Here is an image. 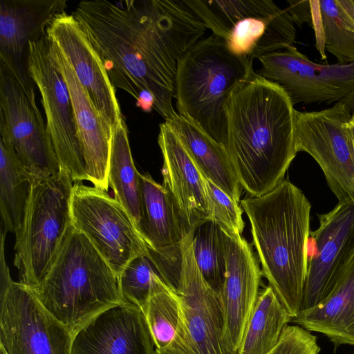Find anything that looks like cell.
<instances>
[{
  "label": "cell",
  "mask_w": 354,
  "mask_h": 354,
  "mask_svg": "<svg viewBox=\"0 0 354 354\" xmlns=\"http://www.w3.org/2000/svg\"><path fill=\"white\" fill-rule=\"evenodd\" d=\"M72 15L115 89L165 121L178 115L172 100L178 64L207 29L183 0L83 1Z\"/></svg>",
  "instance_id": "obj_1"
},
{
  "label": "cell",
  "mask_w": 354,
  "mask_h": 354,
  "mask_svg": "<svg viewBox=\"0 0 354 354\" xmlns=\"http://www.w3.org/2000/svg\"><path fill=\"white\" fill-rule=\"evenodd\" d=\"M294 104L279 84L253 73L227 104L225 149L250 196L272 191L297 154Z\"/></svg>",
  "instance_id": "obj_2"
},
{
  "label": "cell",
  "mask_w": 354,
  "mask_h": 354,
  "mask_svg": "<svg viewBox=\"0 0 354 354\" xmlns=\"http://www.w3.org/2000/svg\"><path fill=\"white\" fill-rule=\"evenodd\" d=\"M268 279L291 317L301 310L307 274L311 205L287 180L260 196L241 200Z\"/></svg>",
  "instance_id": "obj_3"
},
{
  "label": "cell",
  "mask_w": 354,
  "mask_h": 354,
  "mask_svg": "<svg viewBox=\"0 0 354 354\" xmlns=\"http://www.w3.org/2000/svg\"><path fill=\"white\" fill-rule=\"evenodd\" d=\"M32 290L73 333L100 313L124 301L118 276L73 226L48 274Z\"/></svg>",
  "instance_id": "obj_4"
},
{
  "label": "cell",
  "mask_w": 354,
  "mask_h": 354,
  "mask_svg": "<svg viewBox=\"0 0 354 354\" xmlns=\"http://www.w3.org/2000/svg\"><path fill=\"white\" fill-rule=\"evenodd\" d=\"M253 73L252 65L230 53L221 37L212 34L200 39L178 64V113L225 147L227 102L237 85Z\"/></svg>",
  "instance_id": "obj_5"
},
{
  "label": "cell",
  "mask_w": 354,
  "mask_h": 354,
  "mask_svg": "<svg viewBox=\"0 0 354 354\" xmlns=\"http://www.w3.org/2000/svg\"><path fill=\"white\" fill-rule=\"evenodd\" d=\"M73 180L62 170L33 176L24 221L16 236L14 265L19 282L36 289L48 274L73 227Z\"/></svg>",
  "instance_id": "obj_6"
},
{
  "label": "cell",
  "mask_w": 354,
  "mask_h": 354,
  "mask_svg": "<svg viewBox=\"0 0 354 354\" xmlns=\"http://www.w3.org/2000/svg\"><path fill=\"white\" fill-rule=\"evenodd\" d=\"M235 56L254 59L293 45L296 29L286 9L271 0H184Z\"/></svg>",
  "instance_id": "obj_7"
},
{
  "label": "cell",
  "mask_w": 354,
  "mask_h": 354,
  "mask_svg": "<svg viewBox=\"0 0 354 354\" xmlns=\"http://www.w3.org/2000/svg\"><path fill=\"white\" fill-rule=\"evenodd\" d=\"M194 230L186 234L180 245L177 292L183 314L182 330L156 354H237L227 336L219 295L205 280L196 263Z\"/></svg>",
  "instance_id": "obj_8"
},
{
  "label": "cell",
  "mask_w": 354,
  "mask_h": 354,
  "mask_svg": "<svg viewBox=\"0 0 354 354\" xmlns=\"http://www.w3.org/2000/svg\"><path fill=\"white\" fill-rule=\"evenodd\" d=\"M71 212L73 227L89 240L118 276L132 259L149 253L128 212L106 192L75 183Z\"/></svg>",
  "instance_id": "obj_9"
},
{
  "label": "cell",
  "mask_w": 354,
  "mask_h": 354,
  "mask_svg": "<svg viewBox=\"0 0 354 354\" xmlns=\"http://www.w3.org/2000/svg\"><path fill=\"white\" fill-rule=\"evenodd\" d=\"M349 108L338 102L320 111H295L297 152L310 155L339 203H354V150L346 124Z\"/></svg>",
  "instance_id": "obj_10"
},
{
  "label": "cell",
  "mask_w": 354,
  "mask_h": 354,
  "mask_svg": "<svg viewBox=\"0 0 354 354\" xmlns=\"http://www.w3.org/2000/svg\"><path fill=\"white\" fill-rule=\"evenodd\" d=\"M0 135L11 144L21 164L33 176H49L61 171L35 91L26 88L2 65Z\"/></svg>",
  "instance_id": "obj_11"
},
{
  "label": "cell",
  "mask_w": 354,
  "mask_h": 354,
  "mask_svg": "<svg viewBox=\"0 0 354 354\" xmlns=\"http://www.w3.org/2000/svg\"><path fill=\"white\" fill-rule=\"evenodd\" d=\"M258 59L256 73L281 86L294 105L341 102L354 111V64H317L293 45Z\"/></svg>",
  "instance_id": "obj_12"
},
{
  "label": "cell",
  "mask_w": 354,
  "mask_h": 354,
  "mask_svg": "<svg viewBox=\"0 0 354 354\" xmlns=\"http://www.w3.org/2000/svg\"><path fill=\"white\" fill-rule=\"evenodd\" d=\"M28 68L40 93L46 129L61 169L73 181L86 180L69 91L64 77L50 58L47 35L30 41Z\"/></svg>",
  "instance_id": "obj_13"
},
{
  "label": "cell",
  "mask_w": 354,
  "mask_h": 354,
  "mask_svg": "<svg viewBox=\"0 0 354 354\" xmlns=\"http://www.w3.org/2000/svg\"><path fill=\"white\" fill-rule=\"evenodd\" d=\"M73 334L20 282L0 301V347L6 354H71Z\"/></svg>",
  "instance_id": "obj_14"
},
{
  "label": "cell",
  "mask_w": 354,
  "mask_h": 354,
  "mask_svg": "<svg viewBox=\"0 0 354 354\" xmlns=\"http://www.w3.org/2000/svg\"><path fill=\"white\" fill-rule=\"evenodd\" d=\"M318 218L319 227L308 239L301 311L323 300L354 259V203H338Z\"/></svg>",
  "instance_id": "obj_15"
},
{
  "label": "cell",
  "mask_w": 354,
  "mask_h": 354,
  "mask_svg": "<svg viewBox=\"0 0 354 354\" xmlns=\"http://www.w3.org/2000/svg\"><path fill=\"white\" fill-rule=\"evenodd\" d=\"M66 0H1L0 65L27 89L35 90L28 68L29 43L47 35L48 25L66 12Z\"/></svg>",
  "instance_id": "obj_16"
},
{
  "label": "cell",
  "mask_w": 354,
  "mask_h": 354,
  "mask_svg": "<svg viewBox=\"0 0 354 354\" xmlns=\"http://www.w3.org/2000/svg\"><path fill=\"white\" fill-rule=\"evenodd\" d=\"M71 354H156V350L142 310L122 301L74 333Z\"/></svg>",
  "instance_id": "obj_17"
},
{
  "label": "cell",
  "mask_w": 354,
  "mask_h": 354,
  "mask_svg": "<svg viewBox=\"0 0 354 354\" xmlns=\"http://www.w3.org/2000/svg\"><path fill=\"white\" fill-rule=\"evenodd\" d=\"M46 33L67 58L100 115L113 131L123 119L115 90L78 21L72 14L64 12L53 19Z\"/></svg>",
  "instance_id": "obj_18"
},
{
  "label": "cell",
  "mask_w": 354,
  "mask_h": 354,
  "mask_svg": "<svg viewBox=\"0 0 354 354\" xmlns=\"http://www.w3.org/2000/svg\"><path fill=\"white\" fill-rule=\"evenodd\" d=\"M141 218L138 230L149 254L171 286L178 281L180 245L189 232L169 192L141 174Z\"/></svg>",
  "instance_id": "obj_19"
},
{
  "label": "cell",
  "mask_w": 354,
  "mask_h": 354,
  "mask_svg": "<svg viewBox=\"0 0 354 354\" xmlns=\"http://www.w3.org/2000/svg\"><path fill=\"white\" fill-rule=\"evenodd\" d=\"M48 49L69 91L86 180L106 192L113 131L100 115L67 58L49 39Z\"/></svg>",
  "instance_id": "obj_20"
},
{
  "label": "cell",
  "mask_w": 354,
  "mask_h": 354,
  "mask_svg": "<svg viewBox=\"0 0 354 354\" xmlns=\"http://www.w3.org/2000/svg\"><path fill=\"white\" fill-rule=\"evenodd\" d=\"M158 142L163 158V186L170 194L187 230H194L212 220L207 179L167 121L160 124Z\"/></svg>",
  "instance_id": "obj_21"
},
{
  "label": "cell",
  "mask_w": 354,
  "mask_h": 354,
  "mask_svg": "<svg viewBox=\"0 0 354 354\" xmlns=\"http://www.w3.org/2000/svg\"><path fill=\"white\" fill-rule=\"evenodd\" d=\"M226 235L225 279L219 297L227 336L238 353L245 326L259 294L263 272L250 244L241 235Z\"/></svg>",
  "instance_id": "obj_22"
},
{
  "label": "cell",
  "mask_w": 354,
  "mask_h": 354,
  "mask_svg": "<svg viewBox=\"0 0 354 354\" xmlns=\"http://www.w3.org/2000/svg\"><path fill=\"white\" fill-rule=\"evenodd\" d=\"M290 322L324 334L335 348L354 346V259L323 300Z\"/></svg>",
  "instance_id": "obj_23"
},
{
  "label": "cell",
  "mask_w": 354,
  "mask_h": 354,
  "mask_svg": "<svg viewBox=\"0 0 354 354\" xmlns=\"http://www.w3.org/2000/svg\"><path fill=\"white\" fill-rule=\"evenodd\" d=\"M203 176L239 203L242 187L224 146L178 113L167 120Z\"/></svg>",
  "instance_id": "obj_24"
},
{
  "label": "cell",
  "mask_w": 354,
  "mask_h": 354,
  "mask_svg": "<svg viewBox=\"0 0 354 354\" xmlns=\"http://www.w3.org/2000/svg\"><path fill=\"white\" fill-rule=\"evenodd\" d=\"M33 176L24 167L12 146L0 137V210L6 232L17 236L21 227Z\"/></svg>",
  "instance_id": "obj_25"
},
{
  "label": "cell",
  "mask_w": 354,
  "mask_h": 354,
  "mask_svg": "<svg viewBox=\"0 0 354 354\" xmlns=\"http://www.w3.org/2000/svg\"><path fill=\"white\" fill-rule=\"evenodd\" d=\"M291 316L269 286L259 292L237 354H267L277 344Z\"/></svg>",
  "instance_id": "obj_26"
},
{
  "label": "cell",
  "mask_w": 354,
  "mask_h": 354,
  "mask_svg": "<svg viewBox=\"0 0 354 354\" xmlns=\"http://www.w3.org/2000/svg\"><path fill=\"white\" fill-rule=\"evenodd\" d=\"M141 174L136 169L122 119L112 134L108 181L115 198L132 218L137 229L141 218Z\"/></svg>",
  "instance_id": "obj_27"
},
{
  "label": "cell",
  "mask_w": 354,
  "mask_h": 354,
  "mask_svg": "<svg viewBox=\"0 0 354 354\" xmlns=\"http://www.w3.org/2000/svg\"><path fill=\"white\" fill-rule=\"evenodd\" d=\"M318 17L324 52L333 54L339 64H354V1H310Z\"/></svg>",
  "instance_id": "obj_28"
},
{
  "label": "cell",
  "mask_w": 354,
  "mask_h": 354,
  "mask_svg": "<svg viewBox=\"0 0 354 354\" xmlns=\"http://www.w3.org/2000/svg\"><path fill=\"white\" fill-rule=\"evenodd\" d=\"M193 250L203 277L219 295L225 279L226 233L212 220L207 221L194 230Z\"/></svg>",
  "instance_id": "obj_29"
},
{
  "label": "cell",
  "mask_w": 354,
  "mask_h": 354,
  "mask_svg": "<svg viewBox=\"0 0 354 354\" xmlns=\"http://www.w3.org/2000/svg\"><path fill=\"white\" fill-rule=\"evenodd\" d=\"M156 352L167 348L183 325L181 300L176 291L166 286L153 293L142 310Z\"/></svg>",
  "instance_id": "obj_30"
},
{
  "label": "cell",
  "mask_w": 354,
  "mask_h": 354,
  "mask_svg": "<svg viewBox=\"0 0 354 354\" xmlns=\"http://www.w3.org/2000/svg\"><path fill=\"white\" fill-rule=\"evenodd\" d=\"M118 281L123 300L142 310L153 293L168 286L149 253L132 259L118 275Z\"/></svg>",
  "instance_id": "obj_31"
},
{
  "label": "cell",
  "mask_w": 354,
  "mask_h": 354,
  "mask_svg": "<svg viewBox=\"0 0 354 354\" xmlns=\"http://www.w3.org/2000/svg\"><path fill=\"white\" fill-rule=\"evenodd\" d=\"M207 183L212 202V220L228 235H241L245 223L239 203L208 180Z\"/></svg>",
  "instance_id": "obj_32"
},
{
  "label": "cell",
  "mask_w": 354,
  "mask_h": 354,
  "mask_svg": "<svg viewBox=\"0 0 354 354\" xmlns=\"http://www.w3.org/2000/svg\"><path fill=\"white\" fill-rule=\"evenodd\" d=\"M317 337L299 326L287 325L276 346L267 354H318Z\"/></svg>",
  "instance_id": "obj_33"
},
{
  "label": "cell",
  "mask_w": 354,
  "mask_h": 354,
  "mask_svg": "<svg viewBox=\"0 0 354 354\" xmlns=\"http://www.w3.org/2000/svg\"><path fill=\"white\" fill-rule=\"evenodd\" d=\"M286 8L294 24L301 26L304 23H313V14L310 1L288 0Z\"/></svg>",
  "instance_id": "obj_34"
},
{
  "label": "cell",
  "mask_w": 354,
  "mask_h": 354,
  "mask_svg": "<svg viewBox=\"0 0 354 354\" xmlns=\"http://www.w3.org/2000/svg\"><path fill=\"white\" fill-rule=\"evenodd\" d=\"M6 232H1V269H0V301L3 300L8 289L13 283L10 275L8 266L6 261L4 253V243L6 238Z\"/></svg>",
  "instance_id": "obj_35"
},
{
  "label": "cell",
  "mask_w": 354,
  "mask_h": 354,
  "mask_svg": "<svg viewBox=\"0 0 354 354\" xmlns=\"http://www.w3.org/2000/svg\"><path fill=\"white\" fill-rule=\"evenodd\" d=\"M0 354H6V353L4 351V350L0 347Z\"/></svg>",
  "instance_id": "obj_36"
},
{
  "label": "cell",
  "mask_w": 354,
  "mask_h": 354,
  "mask_svg": "<svg viewBox=\"0 0 354 354\" xmlns=\"http://www.w3.org/2000/svg\"><path fill=\"white\" fill-rule=\"evenodd\" d=\"M351 119L354 121V111L351 113Z\"/></svg>",
  "instance_id": "obj_37"
},
{
  "label": "cell",
  "mask_w": 354,
  "mask_h": 354,
  "mask_svg": "<svg viewBox=\"0 0 354 354\" xmlns=\"http://www.w3.org/2000/svg\"><path fill=\"white\" fill-rule=\"evenodd\" d=\"M354 354V353H353Z\"/></svg>",
  "instance_id": "obj_38"
}]
</instances>
